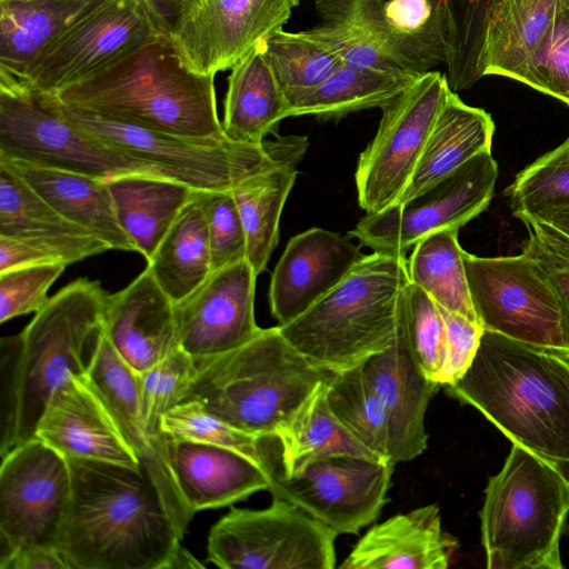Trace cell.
Segmentation results:
<instances>
[{
	"instance_id": "11",
	"label": "cell",
	"mask_w": 569,
	"mask_h": 569,
	"mask_svg": "<svg viewBox=\"0 0 569 569\" xmlns=\"http://www.w3.org/2000/svg\"><path fill=\"white\" fill-rule=\"evenodd\" d=\"M168 31L151 0H107L43 49L16 81L56 94Z\"/></svg>"
},
{
	"instance_id": "20",
	"label": "cell",
	"mask_w": 569,
	"mask_h": 569,
	"mask_svg": "<svg viewBox=\"0 0 569 569\" xmlns=\"http://www.w3.org/2000/svg\"><path fill=\"white\" fill-rule=\"evenodd\" d=\"M34 438L66 458L141 466L86 373L72 376L54 392Z\"/></svg>"
},
{
	"instance_id": "40",
	"label": "cell",
	"mask_w": 569,
	"mask_h": 569,
	"mask_svg": "<svg viewBox=\"0 0 569 569\" xmlns=\"http://www.w3.org/2000/svg\"><path fill=\"white\" fill-rule=\"evenodd\" d=\"M164 436L226 447L251 458L276 475L270 462L269 441L274 437H261L243 431L214 413L198 400H184L172 407L162 418Z\"/></svg>"
},
{
	"instance_id": "28",
	"label": "cell",
	"mask_w": 569,
	"mask_h": 569,
	"mask_svg": "<svg viewBox=\"0 0 569 569\" xmlns=\"http://www.w3.org/2000/svg\"><path fill=\"white\" fill-rule=\"evenodd\" d=\"M107 0H0V77L19 79L51 42Z\"/></svg>"
},
{
	"instance_id": "37",
	"label": "cell",
	"mask_w": 569,
	"mask_h": 569,
	"mask_svg": "<svg viewBox=\"0 0 569 569\" xmlns=\"http://www.w3.org/2000/svg\"><path fill=\"white\" fill-rule=\"evenodd\" d=\"M262 44L289 108L342 64L340 57L309 30L289 32L280 29Z\"/></svg>"
},
{
	"instance_id": "52",
	"label": "cell",
	"mask_w": 569,
	"mask_h": 569,
	"mask_svg": "<svg viewBox=\"0 0 569 569\" xmlns=\"http://www.w3.org/2000/svg\"><path fill=\"white\" fill-rule=\"evenodd\" d=\"M516 218L528 217L543 221L569 236V203L543 207L533 212L513 213Z\"/></svg>"
},
{
	"instance_id": "19",
	"label": "cell",
	"mask_w": 569,
	"mask_h": 569,
	"mask_svg": "<svg viewBox=\"0 0 569 569\" xmlns=\"http://www.w3.org/2000/svg\"><path fill=\"white\" fill-rule=\"evenodd\" d=\"M366 257L350 236L311 228L292 237L271 274L269 305L278 326L330 292Z\"/></svg>"
},
{
	"instance_id": "5",
	"label": "cell",
	"mask_w": 569,
	"mask_h": 569,
	"mask_svg": "<svg viewBox=\"0 0 569 569\" xmlns=\"http://www.w3.org/2000/svg\"><path fill=\"white\" fill-rule=\"evenodd\" d=\"M409 283L405 254L372 252L310 309L278 326L279 330L327 372L360 367L395 342Z\"/></svg>"
},
{
	"instance_id": "38",
	"label": "cell",
	"mask_w": 569,
	"mask_h": 569,
	"mask_svg": "<svg viewBox=\"0 0 569 569\" xmlns=\"http://www.w3.org/2000/svg\"><path fill=\"white\" fill-rule=\"evenodd\" d=\"M328 400L348 430L385 461L390 459V438L383 406L362 367L329 372Z\"/></svg>"
},
{
	"instance_id": "24",
	"label": "cell",
	"mask_w": 569,
	"mask_h": 569,
	"mask_svg": "<svg viewBox=\"0 0 569 569\" xmlns=\"http://www.w3.org/2000/svg\"><path fill=\"white\" fill-rule=\"evenodd\" d=\"M169 467L192 515L269 490L273 473L236 450L166 436Z\"/></svg>"
},
{
	"instance_id": "13",
	"label": "cell",
	"mask_w": 569,
	"mask_h": 569,
	"mask_svg": "<svg viewBox=\"0 0 569 569\" xmlns=\"http://www.w3.org/2000/svg\"><path fill=\"white\" fill-rule=\"evenodd\" d=\"M469 293L486 331L557 353L560 310L549 283L525 253L485 258L463 252Z\"/></svg>"
},
{
	"instance_id": "6",
	"label": "cell",
	"mask_w": 569,
	"mask_h": 569,
	"mask_svg": "<svg viewBox=\"0 0 569 569\" xmlns=\"http://www.w3.org/2000/svg\"><path fill=\"white\" fill-rule=\"evenodd\" d=\"M184 400H198L230 425L274 437L313 389L329 377L281 333L261 328L251 339L218 356L196 361Z\"/></svg>"
},
{
	"instance_id": "26",
	"label": "cell",
	"mask_w": 569,
	"mask_h": 569,
	"mask_svg": "<svg viewBox=\"0 0 569 569\" xmlns=\"http://www.w3.org/2000/svg\"><path fill=\"white\" fill-rule=\"evenodd\" d=\"M0 164L27 182L59 214L104 241L136 251L119 224L108 180L0 157Z\"/></svg>"
},
{
	"instance_id": "29",
	"label": "cell",
	"mask_w": 569,
	"mask_h": 569,
	"mask_svg": "<svg viewBox=\"0 0 569 569\" xmlns=\"http://www.w3.org/2000/svg\"><path fill=\"white\" fill-rule=\"evenodd\" d=\"M263 41L231 68L222 129L233 142L261 143L289 117V103L263 52Z\"/></svg>"
},
{
	"instance_id": "53",
	"label": "cell",
	"mask_w": 569,
	"mask_h": 569,
	"mask_svg": "<svg viewBox=\"0 0 569 569\" xmlns=\"http://www.w3.org/2000/svg\"><path fill=\"white\" fill-rule=\"evenodd\" d=\"M553 359L565 378L566 382L569 386V360L560 357L559 355L552 352ZM552 467L557 470V472L561 476L565 482L569 486V460H558V461H549Z\"/></svg>"
},
{
	"instance_id": "23",
	"label": "cell",
	"mask_w": 569,
	"mask_h": 569,
	"mask_svg": "<svg viewBox=\"0 0 569 569\" xmlns=\"http://www.w3.org/2000/svg\"><path fill=\"white\" fill-rule=\"evenodd\" d=\"M100 330L138 373L179 347L174 301L147 268L107 296Z\"/></svg>"
},
{
	"instance_id": "43",
	"label": "cell",
	"mask_w": 569,
	"mask_h": 569,
	"mask_svg": "<svg viewBox=\"0 0 569 569\" xmlns=\"http://www.w3.org/2000/svg\"><path fill=\"white\" fill-rule=\"evenodd\" d=\"M401 320L418 366L427 378L439 383L447 352L446 327L439 306L410 282L402 297Z\"/></svg>"
},
{
	"instance_id": "42",
	"label": "cell",
	"mask_w": 569,
	"mask_h": 569,
	"mask_svg": "<svg viewBox=\"0 0 569 569\" xmlns=\"http://www.w3.org/2000/svg\"><path fill=\"white\" fill-rule=\"evenodd\" d=\"M197 372L196 360L180 347L138 373L140 408L151 439L166 450L163 416L182 401Z\"/></svg>"
},
{
	"instance_id": "49",
	"label": "cell",
	"mask_w": 569,
	"mask_h": 569,
	"mask_svg": "<svg viewBox=\"0 0 569 569\" xmlns=\"http://www.w3.org/2000/svg\"><path fill=\"white\" fill-rule=\"evenodd\" d=\"M67 266L32 264L0 272V322L40 311L49 301L48 291Z\"/></svg>"
},
{
	"instance_id": "44",
	"label": "cell",
	"mask_w": 569,
	"mask_h": 569,
	"mask_svg": "<svg viewBox=\"0 0 569 569\" xmlns=\"http://www.w3.org/2000/svg\"><path fill=\"white\" fill-rule=\"evenodd\" d=\"M519 220L528 230L522 253L538 267L558 301L562 343L557 355L569 360V236L537 219Z\"/></svg>"
},
{
	"instance_id": "15",
	"label": "cell",
	"mask_w": 569,
	"mask_h": 569,
	"mask_svg": "<svg viewBox=\"0 0 569 569\" xmlns=\"http://www.w3.org/2000/svg\"><path fill=\"white\" fill-rule=\"evenodd\" d=\"M71 496L68 459L33 438L1 457L0 563L30 547H53Z\"/></svg>"
},
{
	"instance_id": "7",
	"label": "cell",
	"mask_w": 569,
	"mask_h": 569,
	"mask_svg": "<svg viewBox=\"0 0 569 569\" xmlns=\"http://www.w3.org/2000/svg\"><path fill=\"white\" fill-rule=\"evenodd\" d=\"M569 513V486L552 465L512 443L489 478L480 510L488 569H562L560 539Z\"/></svg>"
},
{
	"instance_id": "32",
	"label": "cell",
	"mask_w": 569,
	"mask_h": 569,
	"mask_svg": "<svg viewBox=\"0 0 569 569\" xmlns=\"http://www.w3.org/2000/svg\"><path fill=\"white\" fill-rule=\"evenodd\" d=\"M328 378L313 389L277 432L284 477L331 457L385 461L359 441L336 416L328 400Z\"/></svg>"
},
{
	"instance_id": "39",
	"label": "cell",
	"mask_w": 569,
	"mask_h": 569,
	"mask_svg": "<svg viewBox=\"0 0 569 569\" xmlns=\"http://www.w3.org/2000/svg\"><path fill=\"white\" fill-rule=\"evenodd\" d=\"M448 22L447 81L453 92L471 88L480 76L478 64L488 21L501 0H440Z\"/></svg>"
},
{
	"instance_id": "2",
	"label": "cell",
	"mask_w": 569,
	"mask_h": 569,
	"mask_svg": "<svg viewBox=\"0 0 569 569\" xmlns=\"http://www.w3.org/2000/svg\"><path fill=\"white\" fill-rule=\"evenodd\" d=\"M108 293L79 278L50 297L18 335L0 340V456L34 438L54 392L86 373L83 349L100 329Z\"/></svg>"
},
{
	"instance_id": "34",
	"label": "cell",
	"mask_w": 569,
	"mask_h": 569,
	"mask_svg": "<svg viewBox=\"0 0 569 569\" xmlns=\"http://www.w3.org/2000/svg\"><path fill=\"white\" fill-rule=\"evenodd\" d=\"M417 78L340 64L289 108V117L312 116L328 121L366 109H381Z\"/></svg>"
},
{
	"instance_id": "46",
	"label": "cell",
	"mask_w": 569,
	"mask_h": 569,
	"mask_svg": "<svg viewBox=\"0 0 569 569\" xmlns=\"http://www.w3.org/2000/svg\"><path fill=\"white\" fill-rule=\"evenodd\" d=\"M107 250L109 246L93 234L0 237V272L32 264L69 266Z\"/></svg>"
},
{
	"instance_id": "4",
	"label": "cell",
	"mask_w": 569,
	"mask_h": 569,
	"mask_svg": "<svg viewBox=\"0 0 569 569\" xmlns=\"http://www.w3.org/2000/svg\"><path fill=\"white\" fill-rule=\"evenodd\" d=\"M445 387L512 443L548 461L569 460V386L551 351L485 330L467 372Z\"/></svg>"
},
{
	"instance_id": "3",
	"label": "cell",
	"mask_w": 569,
	"mask_h": 569,
	"mask_svg": "<svg viewBox=\"0 0 569 569\" xmlns=\"http://www.w3.org/2000/svg\"><path fill=\"white\" fill-rule=\"evenodd\" d=\"M214 76L188 69L168 31L53 96L63 103L148 129L223 140Z\"/></svg>"
},
{
	"instance_id": "14",
	"label": "cell",
	"mask_w": 569,
	"mask_h": 569,
	"mask_svg": "<svg viewBox=\"0 0 569 569\" xmlns=\"http://www.w3.org/2000/svg\"><path fill=\"white\" fill-rule=\"evenodd\" d=\"M497 178L498 163L483 151L412 199L367 213L349 236L372 252L406 254L426 236L460 229L485 211Z\"/></svg>"
},
{
	"instance_id": "50",
	"label": "cell",
	"mask_w": 569,
	"mask_h": 569,
	"mask_svg": "<svg viewBox=\"0 0 569 569\" xmlns=\"http://www.w3.org/2000/svg\"><path fill=\"white\" fill-rule=\"evenodd\" d=\"M439 309L447 338L446 362L439 383L449 386L458 381L471 366L485 330L478 322L460 313L448 311L440 306Z\"/></svg>"
},
{
	"instance_id": "18",
	"label": "cell",
	"mask_w": 569,
	"mask_h": 569,
	"mask_svg": "<svg viewBox=\"0 0 569 569\" xmlns=\"http://www.w3.org/2000/svg\"><path fill=\"white\" fill-rule=\"evenodd\" d=\"M257 274L248 260L214 270L174 302L178 345L196 361L244 343L260 331L254 318Z\"/></svg>"
},
{
	"instance_id": "41",
	"label": "cell",
	"mask_w": 569,
	"mask_h": 569,
	"mask_svg": "<svg viewBox=\"0 0 569 569\" xmlns=\"http://www.w3.org/2000/svg\"><path fill=\"white\" fill-rule=\"evenodd\" d=\"M92 234L59 214L27 182L0 164V237Z\"/></svg>"
},
{
	"instance_id": "35",
	"label": "cell",
	"mask_w": 569,
	"mask_h": 569,
	"mask_svg": "<svg viewBox=\"0 0 569 569\" xmlns=\"http://www.w3.org/2000/svg\"><path fill=\"white\" fill-rule=\"evenodd\" d=\"M297 174L296 166L280 167L230 189L246 232L247 260L257 276L264 271L278 244L280 217Z\"/></svg>"
},
{
	"instance_id": "45",
	"label": "cell",
	"mask_w": 569,
	"mask_h": 569,
	"mask_svg": "<svg viewBox=\"0 0 569 569\" xmlns=\"http://www.w3.org/2000/svg\"><path fill=\"white\" fill-rule=\"evenodd\" d=\"M505 194L513 213L569 203V138L522 169Z\"/></svg>"
},
{
	"instance_id": "33",
	"label": "cell",
	"mask_w": 569,
	"mask_h": 569,
	"mask_svg": "<svg viewBox=\"0 0 569 569\" xmlns=\"http://www.w3.org/2000/svg\"><path fill=\"white\" fill-rule=\"evenodd\" d=\"M147 261V269L174 302L186 298L210 276L208 227L198 191Z\"/></svg>"
},
{
	"instance_id": "36",
	"label": "cell",
	"mask_w": 569,
	"mask_h": 569,
	"mask_svg": "<svg viewBox=\"0 0 569 569\" xmlns=\"http://www.w3.org/2000/svg\"><path fill=\"white\" fill-rule=\"evenodd\" d=\"M458 231L443 229L419 240L408 260L409 278L411 283L421 288L441 308L478 322Z\"/></svg>"
},
{
	"instance_id": "9",
	"label": "cell",
	"mask_w": 569,
	"mask_h": 569,
	"mask_svg": "<svg viewBox=\"0 0 569 569\" xmlns=\"http://www.w3.org/2000/svg\"><path fill=\"white\" fill-rule=\"evenodd\" d=\"M0 157L103 180L126 174L164 177L71 123L44 94L8 78H0Z\"/></svg>"
},
{
	"instance_id": "51",
	"label": "cell",
	"mask_w": 569,
	"mask_h": 569,
	"mask_svg": "<svg viewBox=\"0 0 569 569\" xmlns=\"http://www.w3.org/2000/svg\"><path fill=\"white\" fill-rule=\"evenodd\" d=\"M0 569H69L57 548L30 547L0 563Z\"/></svg>"
},
{
	"instance_id": "30",
	"label": "cell",
	"mask_w": 569,
	"mask_h": 569,
	"mask_svg": "<svg viewBox=\"0 0 569 569\" xmlns=\"http://www.w3.org/2000/svg\"><path fill=\"white\" fill-rule=\"evenodd\" d=\"M108 186L120 227L136 252L147 260L198 191L182 182L150 174L120 176L108 180Z\"/></svg>"
},
{
	"instance_id": "27",
	"label": "cell",
	"mask_w": 569,
	"mask_h": 569,
	"mask_svg": "<svg viewBox=\"0 0 569 569\" xmlns=\"http://www.w3.org/2000/svg\"><path fill=\"white\" fill-rule=\"evenodd\" d=\"M493 132L495 122L487 111L466 104L451 91L396 203L422 193L475 156L491 150Z\"/></svg>"
},
{
	"instance_id": "25",
	"label": "cell",
	"mask_w": 569,
	"mask_h": 569,
	"mask_svg": "<svg viewBox=\"0 0 569 569\" xmlns=\"http://www.w3.org/2000/svg\"><path fill=\"white\" fill-rule=\"evenodd\" d=\"M458 547L441 526L440 509L427 505L372 526L340 569H446Z\"/></svg>"
},
{
	"instance_id": "54",
	"label": "cell",
	"mask_w": 569,
	"mask_h": 569,
	"mask_svg": "<svg viewBox=\"0 0 569 569\" xmlns=\"http://www.w3.org/2000/svg\"><path fill=\"white\" fill-rule=\"evenodd\" d=\"M204 565L196 559L187 549L182 546L178 548L172 560L169 563L168 569L179 568H203Z\"/></svg>"
},
{
	"instance_id": "10",
	"label": "cell",
	"mask_w": 569,
	"mask_h": 569,
	"mask_svg": "<svg viewBox=\"0 0 569 569\" xmlns=\"http://www.w3.org/2000/svg\"><path fill=\"white\" fill-rule=\"evenodd\" d=\"M337 536L273 496L264 509L231 507L209 531L208 561L222 569H333Z\"/></svg>"
},
{
	"instance_id": "21",
	"label": "cell",
	"mask_w": 569,
	"mask_h": 569,
	"mask_svg": "<svg viewBox=\"0 0 569 569\" xmlns=\"http://www.w3.org/2000/svg\"><path fill=\"white\" fill-rule=\"evenodd\" d=\"M86 377L100 393L140 465L156 482L182 536L193 515L184 503L167 452L148 435L140 408L138 372L116 352L104 333L94 335Z\"/></svg>"
},
{
	"instance_id": "12",
	"label": "cell",
	"mask_w": 569,
	"mask_h": 569,
	"mask_svg": "<svg viewBox=\"0 0 569 569\" xmlns=\"http://www.w3.org/2000/svg\"><path fill=\"white\" fill-rule=\"evenodd\" d=\"M450 92L446 74L429 71L381 108L378 130L355 174L358 202L367 213L398 201Z\"/></svg>"
},
{
	"instance_id": "17",
	"label": "cell",
	"mask_w": 569,
	"mask_h": 569,
	"mask_svg": "<svg viewBox=\"0 0 569 569\" xmlns=\"http://www.w3.org/2000/svg\"><path fill=\"white\" fill-rule=\"evenodd\" d=\"M396 463L340 456L315 461L291 477L273 476L269 491L327 525L356 535L387 502Z\"/></svg>"
},
{
	"instance_id": "22",
	"label": "cell",
	"mask_w": 569,
	"mask_h": 569,
	"mask_svg": "<svg viewBox=\"0 0 569 569\" xmlns=\"http://www.w3.org/2000/svg\"><path fill=\"white\" fill-rule=\"evenodd\" d=\"M361 367L387 416L391 461L398 463L420 456L428 441V406L442 386L427 378L418 366L402 320L392 346Z\"/></svg>"
},
{
	"instance_id": "48",
	"label": "cell",
	"mask_w": 569,
	"mask_h": 569,
	"mask_svg": "<svg viewBox=\"0 0 569 569\" xmlns=\"http://www.w3.org/2000/svg\"><path fill=\"white\" fill-rule=\"evenodd\" d=\"M208 227L212 271L247 260V238L230 190L198 191Z\"/></svg>"
},
{
	"instance_id": "47",
	"label": "cell",
	"mask_w": 569,
	"mask_h": 569,
	"mask_svg": "<svg viewBox=\"0 0 569 569\" xmlns=\"http://www.w3.org/2000/svg\"><path fill=\"white\" fill-rule=\"evenodd\" d=\"M513 80L569 106V1L539 49Z\"/></svg>"
},
{
	"instance_id": "55",
	"label": "cell",
	"mask_w": 569,
	"mask_h": 569,
	"mask_svg": "<svg viewBox=\"0 0 569 569\" xmlns=\"http://www.w3.org/2000/svg\"><path fill=\"white\" fill-rule=\"evenodd\" d=\"M158 11L162 14V17L166 19L168 23L169 29V22L171 21L172 17L174 16L177 9L181 4L183 0H151Z\"/></svg>"
},
{
	"instance_id": "1",
	"label": "cell",
	"mask_w": 569,
	"mask_h": 569,
	"mask_svg": "<svg viewBox=\"0 0 569 569\" xmlns=\"http://www.w3.org/2000/svg\"><path fill=\"white\" fill-rule=\"evenodd\" d=\"M67 459L71 496L57 549L69 569H168L183 536L148 471Z\"/></svg>"
},
{
	"instance_id": "16",
	"label": "cell",
	"mask_w": 569,
	"mask_h": 569,
	"mask_svg": "<svg viewBox=\"0 0 569 569\" xmlns=\"http://www.w3.org/2000/svg\"><path fill=\"white\" fill-rule=\"evenodd\" d=\"M300 0H183L169 36L188 69H231L290 19Z\"/></svg>"
},
{
	"instance_id": "8",
	"label": "cell",
	"mask_w": 569,
	"mask_h": 569,
	"mask_svg": "<svg viewBox=\"0 0 569 569\" xmlns=\"http://www.w3.org/2000/svg\"><path fill=\"white\" fill-rule=\"evenodd\" d=\"M42 94L74 126L198 191L230 190L254 174L297 167L308 149V138L303 136L277 137L261 143L179 137Z\"/></svg>"
},
{
	"instance_id": "31",
	"label": "cell",
	"mask_w": 569,
	"mask_h": 569,
	"mask_svg": "<svg viewBox=\"0 0 569 569\" xmlns=\"http://www.w3.org/2000/svg\"><path fill=\"white\" fill-rule=\"evenodd\" d=\"M569 0H501L487 26L480 78L513 79L529 62Z\"/></svg>"
}]
</instances>
